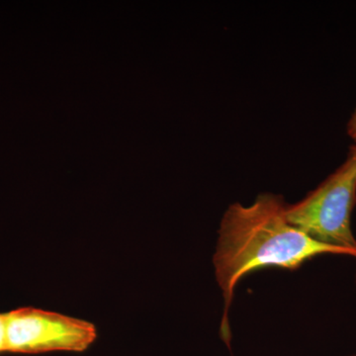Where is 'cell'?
<instances>
[{
	"label": "cell",
	"instance_id": "cell-6",
	"mask_svg": "<svg viewBox=\"0 0 356 356\" xmlns=\"http://www.w3.org/2000/svg\"><path fill=\"white\" fill-rule=\"evenodd\" d=\"M350 152H353V154H356V144L350 147Z\"/></svg>",
	"mask_w": 356,
	"mask_h": 356
},
{
	"label": "cell",
	"instance_id": "cell-2",
	"mask_svg": "<svg viewBox=\"0 0 356 356\" xmlns=\"http://www.w3.org/2000/svg\"><path fill=\"white\" fill-rule=\"evenodd\" d=\"M356 204V154L299 202L286 206V218L313 240L348 252L356 259L351 214Z\"/></svg>",
	"mask_w": 356,
	"mask_h": 356
},
{
	"label": "cell",
	"instance_id": "cell-4",
	"mask_svg": "<svg viewBox=\"0 0 356 356\" xmlns=\"http://www.w3.org/2000/svg\"><path fill=\"white\" fill-rule=\"evenodd\" d=\"M6 353V313H0V355Z\"/></svg>",
	"mask_w": 356,
	"mask_h": 356
},
{
	"label": "cell",
	"instance_id": "cell-7",
	"mask_svg": "<svg viewBox=\"0 0 356 356\" xmlns=\"http://www.w3.org/2000/svg\"><path fill=\"white\" fill-rule=\"evenodd\" d=\"M348 356H356V353H355V355H348Z\"/></svg>",
	"mask_w": 356,
	"mask_h": 356
},
{
	"label": "cell",
	"instance_id": "cell-1",
	"mask_svg": "<svg viewBox=\"0 0 356 356\" xmlns=\"http://www.w3.org/2000/svg\"><path fill=\"white\" fill-rule=\"evenodd\" d=\"M286 206L282 196L262 193L250 205L232 204L222 218L213 264L224 300L221 334L227 344L231 341L229 308L245 276L268 267L296 270L318 255H348L292 226Z\"/></svg>",
	"mask_w": 356,
	"mask_h": 356
},
{
	"label": "cell",
	"instance_id": "cell-5",
	"mask_svg": "<svg viewBox=\"0 0 356 356\" xmlns=\"http://www.w3.org/2000/svg\"><path fill=\"white\" fill-rule=\"evenodd\" d=\"M348 135L355 140L356 144V108L351 116L350 120L348 124Z\"/></svg>",
	"mask_w": 356,
	"mask_h": 356
},
{
	"label": "cell",
	"instance_id": "cell-3",
	"mask_svg": "<svg viewBox=\"0 0 356 356\" xmlns=\"http://www.w3.org/2000/svg\"><path fill=\"white\" fill-rule=\"evenodd\" d=\"M6 353H83L97 337L95 325L57 312L22 307L6 313Z\"/></svg>",
	"mask_w": 356,
	"mask_h": 356
}]
</instances>
